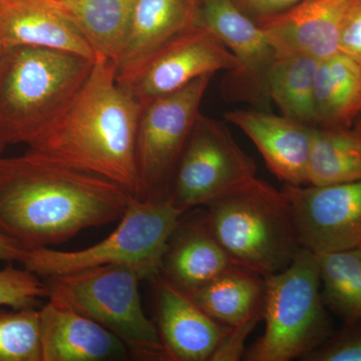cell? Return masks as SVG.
I'll use <instances>...</instances> for the list:
<instances>
[{
    "label": "cell",
    "mask_w": 361,
    "mask_h": 361,
    "mask_svg": "<svg viewBox=\"0 0 361 361\" xmlns=\"http://www.w3.org/2000/svg\"><path fill=\"white\" fill-rule=\"evenodd\" d=\"M133 197L113 180L32 149L0 157V232L26 250L120 220Z\"/></svg>",
    "instance_id": "6da1fadb"
},
{
    "label": "cell",
    "mask_w": 361,
    "mask_h": 361,
    "mask_svg": "<svg viewBox=\"0 0 361 361\" xmlns=\"http://www.w3.org/2000/svg\"><path fill=\"white\" fill-rule=\"evenodd\" d=\"M142 106L118 82L115 63L97 58L71 103L28 147L51 160L113 180L137 198Z\"/></svg>",
    "instance_id": "7a4b0ae2"
},
{
    "label": "cell",
    "mask_w": 361,
    "mask_h": 361,
    "mask_svg": "<svg viewBox=\"0 0 361 361\" xmlns=\"http://www.w3.org/2000/svg\"><path fill=\"white\" fill-rule=\"evenodd\" d=\"M94 61L42 47H4L0 54V140L6 145L32 144L71 103Z\"/></svg>",
    "instance_id": "3957f363"
},
{
    "label": "cell",
    "mask_w": 361,
    "mask_h": 361,
    "mask_svg": "<svg viewBox=\"0 0 361 361\" xmlns=\"http://www.w3.org/2000/svg\"><path fill=\"white\" fill-rule=\"evenodd\" d=\"M205 207L214 236L232 262L262 277L286 269L301 248L288 199L257 177Z\"/></svg>",
    "instance_id": "277c9868"
},
{
    "label": "cell",
    "mask_w": 361,
    "mask_h": 361,
    "mask_svg": "<svg viewBox=\"0 0 361 361\" xmlns=\"http://www.w3.org/2000/svg\"><path fill=\"white\" fill-rule=\"evenodd\" d=\"M264 282V334L246 349L243 360H302L334 332L315 254L301 247L286 269Z\"/></svg>",
    "instance_id": "5b68a950"
},
{
    "label": "cell",
    "mask_w": 361,
    "mask_h": 361,
    "mask_svg": "<svg viewBox=\"0 0 361 361\" xmlns=\"http://www.w3.org/2000/svg\"><path fill=\"white\" fill-rule=\"evenodd\" d=\"M182 216L169 199L144 201L133 197L120 224L103 241L78 251L32 249L21 264L44 279L118 265L135 271L142 280H156L161 275L168 240Z\"/></svg>",
    "instance_id": "8992f818"
},
{
    "label": "cell",
    "mask_w": 361,
    "mask_h": 361,
    "mask_svg": "<svg viewBox=\"0 0 361 361\" xmlns=\"http://www.w3.org/2000/svg\"><path fill=\"white\" fill-rule=\"evenodd\" d=\"M135 271L104 265L45 278L51 294L110 330L140 360H168L156 323L142 310Z\"/></svg>",
    "instance_id": "52a82bcc"
},
{
    "label": "cell",
    "mask_w": 361,
    "mask_h": 361,
    "mask_svg": "<svg viewBox=\"0 0 361 361\" xmlns=\"http://www.w3.org/2000/svg\"><path fill=\"white\" fill-rule=\"evenodd\" d=\"M212 75H204L142 106L137 133V198L167 200L180 156L201 115V103Z\"/></svg>",
    "instance_id": "ba28073f"
},
{
    "label": "cell",
    "mask_w": 361,
    "mask_h": 361,
    "mask_svg": "<svg viewBox=\"0 0 361 361\" xmlns=\"http://www.w3.org/2000/svg\"><path fill=\"white\" fill-rule=\"evenodd\" d=\"M255 161L224 123L197 118L180 156L168 199L183 215L256 178Z\"/></svg>",
    "instance_id": "9c48e42d"
},
{
    "label": "cell",
    "mask_w": 361,
    "mask_h": 361,
    "mask_svg": "<svg viewBox=\"0 0 361 361\" xmlns=\"http://www.w3.org/2000/svg\"><path fill=\"white\" fill-rule=\"evenodd\" d=\"M239 63L205 26L196 25L178 35L129 78L120 82L142 106L186 87L216 71L236 73Z\"/></svg>",
    "instance_id": "30bf717a"
},
{
    "label": "cell",
    "mask_w": 361,
    "mask_h": 361,
    "mask_svg": "<svg viewBox=\"0 0 361 361\" xmlns=\"http://www.w3.org/2000/svg\"><path fill=\"white\" fill-rule=\"evenodd\" d=\"M302 248L314 254L361 246V180L282 188Z\"/></svg>",
    "instance_id": "8fae6325"
},
{
    "label": "cell",
    "mask_w": 361,
    "mask_h": 361,
    "mask_svg": "<svg viewBox=\"0 0 361 361\" xmlns=\"http://www.w3.org/2000/svg\"><path fill=\"white\" fill-rule=\"evenodd\" d=\"M156 283V325L168 360L211 361L230 327L213 319L188 292L161 275Z\"/></svg>",
    "instance_id": "7c38bea8"
},
{
    "label": "cell",
    "mask_w": 361,
    "mask_h": 361,
    "mask_svg": "<svg viewBox=\"0 0 361 361\" xmlns=\"http://www.w3.org/2000/svg\"><path fill=\"white\" fill-rule=\"evenodd\" d=\"M42 361L125 360L129 350L103 325L56 296L39 310Z\"/></svg>",
    "instance_id": "4fadbf2b"
},
{
    "label": "cell",
    "mask_w": 361,
    "mask_h": 361,
    "mask_svg": "<svg viewBox=\"0 0 361 361\" xmlns=\"http://www.w3.org/2000/svg\"><path fill=\"white\" fill-rule=\"evenodd\" d=\"M224 118L255 145L272 174L284 185H307V167L314 128L287 116L251 110L226 113Z\"/></svg>",
    "instance_id": "5bb4252c"
},
{
    "label": "cell",
    "mask_w": 361,
    "mask_h": 361,
    "mask_svg": "<svg viewBox=\"0 0 361 361\" xmlns=\"http://www.w3.org/2000/svg\"><path fill=\"white\" fill-rule=\"evenodd\" d=\"M198 25L205 26L234 54L236 77L246 87L267 96L268 71L278 51L268 33L233 0H204Z\"/></svg>",
    "instance_id": "9a60e30c"
},
{
    "label": "cell",
    "mask_w": 361,
    "mask_h": 361,
    "mask_svg": "<svg viewBox=\"0 0 361 361\" xmlns=\"http://www.w3.org/2000/svg\"><path fill=\"white\" fill-rule=\"evenodd\" d=\"M4 47H42L96 59L80 30L54 0H0Z\"/></svg>",
    "instance_id": "2e32d148"
},
{
    "label": "cell",
    "mask_w": 361,
    "mask_h": 361,
    "mask_svg": "<svg viewBox=\"0 0 361 361\" xmlns=\"http://www.w3.org/2000/svg\"><path fill=\"white\" fill-rule=\"evenodd\" d=\"M234 263L214 236L206 212L184 215L171 234L161 275L191 293L231 268Z\"/></svg>",
    "instance_id": "e0dca14e"
},
{
    "label": "cell",
    "mask_w": 361,
    "mask_h": 361,
    "mask_svg": "<svg viewBox=\"0 0 361 361\" xmlns=\"http://www.w3.org/2000/svg\"><path fill=\"white\" fill-rule=\"evenodd\" d=\"M350 0H303L295 6L258 18L278 54L298 52L317 59L338 52L339 26Z\"/></svg>",
    "instance_id": "ac0fdd59"
},
{
    "label": "cell",
    "mask_w": 361,
    "mask_h": 361,
    "mask_svg": "<svg viewBox=\"0 0 361 361\" xmlns=\"http://www.w3.org/2000/svg\"><path fill=\"white\" fill-rule=\"evenodd\" d=\"M195 0H135L129 32L116 59L118 82L129 78L178 35L198 25Z\"/></svg>",
    "instance_id": "d6986e66"
},
{
    "label": "cell",
    "mask_w": 361,
    "mask_h": 361,
    "mask_svg": "<svg viewBox=\"0 0 361 361\" xmlns=\"http://www.w3.org/2000/svg\"><path fill=\"white\" fill-rule=\"evenodd\" d=\"M189 294L207 314L230 329L263 319L264 277L241 266L233 265Z\"/></svg>",
    "instance_id": "ffe728a7"
},
{
    "label": "cell",
    "mask_w": 361,
    "mask_h": 361,
    "mask_svg": "<svg viewBox=\"0 0 361 361\" xmlns=\"http://www.w3.org/2000/svg\"><path fill=\"white\" fill-rule=\"evenodd\" d=\"M313 94L316 123L348 127L361 111V66L341 52L320 59Z\"/></svg>",
    "instance_id": "44dd1931"
},
{
    "label": "cell",
    "mask_w": 361,
    "mask_h": 361,
    "mask_svg": "<svg viewBox=\"0 0 361 361\" xmlns=\"http://www.w3.org/2000/svg\"><path fill=\"white\" fill-rule=\"evenodd\" d=\"M84 35L97 58L116 63L122 51L135 0H54Z\"/></svg>",
    "instance_id": "7402d4cb"
},
{
    "label": "cell",
    "mask_w": 361,
    "mask_h": 361,
    "mask_svg": "<svg viewBox=\"0 0 361 361\" xmlns=\"http://www.w3.org/2000/svg\"><path fill=\"white\" fill-rule=\"evenodd\" d=\"M318 61L307 54L279 52L267 75V96L283 116L308 126L316 123L313 90Z\"/></svg>",
    "instance_id": "603a6c76"
},
{
    "label": "cell",
    "mask_w": 361,
    "mask_h": 361,
    "mask_svg": "<svg viewBox=\"0 0 361 361\" xmlns=\"http://www.w3.org/2000/svg\"><path fill=\"white\" fill-rule=\"evenodd\" d=\"M360 180V133L345 128H314L307 185L330 186Z\"/></svg>",
    "instance_id": "cb8c5ba5"
},
{
    "label": "cell",
    "mask_w": 361,
    "mask_h": 361,
    "mask_svg": "<svg viewBox=\"0 0 361 361\" xmlns=\"http://www.w3.org/2000/svg\"><path fill=\"white\" fill-rule=\"evenodd\" d=\"M323 303L344 323L361 319V246L315 254Z\"/></svg>",
    "instance_id": "d4e9b609"
},
{
    "label": "cell",
    "mask_w": 361,
    "mask_h": 361,
    "mask_svg": "<svg viewBox=\"0 0 361 361\" xmlns=\"http://www.w3.org/2000/svg\"><path fill=\"white\" fill-rule=\"evenodd\" d=\"M0 361H42L39 308L0 307Z\"/></svg>",
    "instance_id": "484cf974"
},
{
    "label": "cell",
    "mask_w": 361,
    "mask_h": 361,
    "mask_svg": "<svg viewBox=\"0 0 361 361\" xmlns=\"http://www.w3.org/2000/svg\"><path fill=\"white\" fill-rule=\"evenodd\" d=\"M49 285L32 271L8 263L0 269V307H37L42 298H49Z\"/></svg>",
    "instance_id": "4316f807"
},
{
    "label": "cell",
    "mask_w": 361,
    "mask_h": 361,
    "mask_svg": "<svg viewBox=\"0 0 361 361\" xmlns=\"http://www.w3.org/2000/svg\"><path fill=\"white\" fill-rule=\"evenodd\" d=\"M304 361H361V319L344 323Z\"/></svg>",
    "instance_id": "83f0119b"
},
{
    "label": "cell",
    "mask_w": 361,
    "mask_h": 361,
    "mask_svg": "<svg viewBox=\"0 0 361 361\" xmlns=\"http://www.w3.org/2000/svg\"><path fill=\"white\" fill-rule=\"evenodd\" d=\"M338 52L361 66V0H350L339 26Z\"/></svg>",
    "instance_id": "f1b7e54d"
},
{
    "label": "cell",
    "mask_w": 361,
    "mask_h": 361,
    "mask_svg": "<svg viewBox=\"0 0 361 361\" xmlns=\"http://www.w3.org/2000/svg\"><path fill=\"white\" fill-rule=\"evenodd\" d=\"M258 322H249L240 326L230 329L211 361H237L243 360L245 355L247 337Z\"/></svg>",
    "instance_id": "f546056e"
},
{
    "label": "cell",
    "mask_w": 361,
    "mask_h": 361,
    "mask_svg": "<svg viewBox=\"0 0 361 361\" xmlns=\"http://www.w3.org/2000/svg\"><path fill=\"white\" fill-rule=\"evenodd\" d=\"M244 11L256 18H264L286 11L303 0H233Z\"/></svg>",
    "instance_id": "4dcf8cb0"
},
{
    "label": "cell",
    "mask_w": 361,
    "mask_h": 361,
    "mask_svg": "<svg viewBox=\"0 0 361 361\" xmlns=\"http://www.w3.org/2000/svg\"><path fill=\"white\" fill-rule=\"evenodd\" d=\"M28 250L0 232V261L23 263Z\"/></svg>",
    "instance_id": "1f68e13d"
},
{
    "label": "cell",
    "mask_w": 361,
    "mask_h": 361,
    "mask_svg": "<svg viewBox=\"0 0 361 361\" xmlns=\"http://www.w3.org/2000/svg\"><path fill=\"white\" fill-rule=\"evenodd\" d=\"M6 145L4 144V142L0 140V157H1L2 152H4V148H6Z\"/></svg>",
    "instance_id": "d6a6232c"
},
{
    "label": "cell",
    "mask_w": 361,
    "mask_h": 361,
    "mask_svg": "<svg viewBox=\"0 0 361 361\" xmlns=\"http://www.w3.org/2000/svg\"><path fill=\"white\" fill-rule=\"evenodd\" d=\"M4 44H2L1 40H0V54H1L2 51H4Z\"/></svg>",
    "instance_id": "836d02e7"
},
{
    "label": "cell",
    "mask_w": 361,
    "mask_h": 361,
    "mask_svg": "<svg viewBox=\"0 0 361 361\" xmlns=\"http://www.w3.org/2000/svg\"><path fill=\"white\" fill-rule=\"evenodd\" d=\"M195 1H196V2H197V4H202V2H203V1H204V0H195Z\"/></svg>",
    "instance_id": "e575fe53"
}]
</instances>
